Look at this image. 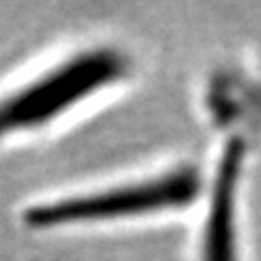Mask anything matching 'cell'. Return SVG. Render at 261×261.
<instances>
[{"instance_id":"obj_1","label":"cell","mask_w":261,"mask_h":261,"mask_svg":"<svg viewBox=\"0 0 261 261\" xmlns=\"http://www.w3.org/2000/svg\"><path fill=\"white\" fill-rule=\"evenodd\" d=\"M126 57L116 48H94L72 57L37 81L0 100V137L48 124L81 100L126 74Z\"/></svg>"},{"instance_id":"obj_2","label":"cell","mask_w":261,"mask_h":261,"mask_svg":"<svg viewBox=\"0 0 261 261\" xmlns=\"http://www.w3.org/2000/svg\"><path fill=\"white\" fill-rule=\"evenodd\" d=\"M200 176L194 170H176L159 178L137 181L111 190L72 196L55 200L27 211V222L37 228H50L79 222H98V220L133 218L146 214H159L166 209L185 207L198 196Z\"/></svg>"},{"instance_id":"obj_3","label":"cell","mask_w":261,"mask_h":261,"mask_svg":"<svg viewBox=\"0 0 261 261\" xmlns=\"http://www.w3.org/2000/svg\"><path fill=\"white\" fill-rule=\"evenodd\" d=\"M240 146L231 144L218 168L211 209L207 216L202 261H238L235 255V190L240 172Z\"/></svg>"}]
</instances>
